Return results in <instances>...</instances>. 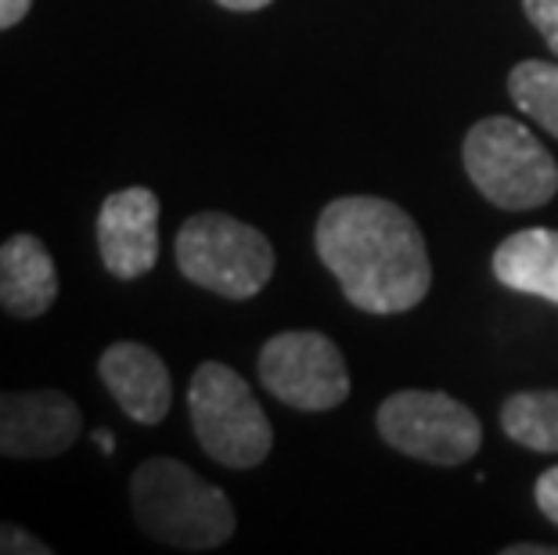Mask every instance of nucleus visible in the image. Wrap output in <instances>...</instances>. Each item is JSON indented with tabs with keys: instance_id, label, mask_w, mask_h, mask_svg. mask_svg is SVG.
<instances>
[{
	"instance_id": "nucleus-1",
	"label": "nucleus",
	"mask_w": 558,
	"mask_h": 555,
	"mask_svg": "<svg viewBox=\"0 0 558 555\" xmlns=\"http://www.w3.org/2000/svg\"><path fill=\"white\" fill-rule=\"evenodd\" d=\"M314 250L342 297L364 314L414 311L433 286V264L418 224L378 195H342L320 209Z\"/></svg>"
},
{
	"instance_id": "nucleus-2",
	"label": "nucleus",
	"mask_w": 558,
	"mask_h": 555,
	"mask_svg": "<svg viewBox=\"0 0 558 555\" xmlns=\"http://www.w3.org/2000/svg\"><path fill=\"white\" fill-rule=\"evenodd\" d=\"M130 505L151 541L181 552L228 545L239 530L231 498L177 458H148L130 476Z\"/></svg>"
},
{
	"instance_id": "nucleus-3",
	"label": "nucleus",
	"mask_w": 558,
	"mask_h": 555,
	"mask_svg": "<svg viewBox=\"0 0 558 555\" xmlns=\"http://www.w3.org/2000/svg\"><path fill=\"white\" fill-rule=\"evenodd\" d=\"M461 159L480 195L512 214L548 206L558 195L555 156L541 145V137L530 134V126H522L512 116L480 120L465 134Z\"/></svg>"
},
{
	"instance_id": "nucleus-4",
	"label": "nucleus",
	"mask_w": 558,
	"mask_h": 555,
	"mask_svg": "<svg viewBox=\"0 0 558 555\" xmlns=\"http://www.w3.org/2000/svg\"><path fill=\"white\" fill-rule=\"evenodd\" d=\"M177 270L198 289L223 300H253L275 275V245L259 228L231 214H195L173 242Z\"/></svg>"
},
{
	"instance_id": "nucleus-5",
	"label": "nucleus",
	"mask_w": 558,
	"mask_h": 555,
	"mask_svg": "<svg viewBox=\"0 0 558 555\" xmlns=\"http://www.w3.org/2000/svg\"><path fill=\"white\" fill-rule=\"evenodd\" d=\"M187 411L202 451L223 469H256L275 447L267 411L231 364H198L187 386Z\"/></svg>"
},
{
	"instance_id": "nucleus-6",
	"label": "nucleus",
	"mask_w": 558,
	"mask_h": 555,
	"mask_svg": "<svg viewBox=\"0 0 558 555\" xmlns=\"http://www.w3.org/2000/svg\"><path fill=\"white\" fill-rule=\"evenodd\" d=\"M375 422L389 447L433 466L469 462L483 444L472 408L439 389H397L378 405Z\"/></svg>"
},
{
	"instance_id": "nucleus-7",
	"label": "nucleus",
	"mask_w": 558,
	"mask_h": 555,
	"mask_svg": "<svg viewBox=\"0 0 558 555\" xmlns=\"http://www.w3.org/2000/svg\"><path fill=\"white\" fill-rule=\"evenodd\" d=\"M259 383L300 411H331L350 397V369L336 339L314 328H289L259 347Z\"/></svg>"
},
{
	"instance_id": "nucleus-8",
	"label": "nucleus",
	"mask_w": 558,
	"mask_h": 555,
	"mask_svg": "<svg viewBox=\"0 0 558 555\" xmlns=\"http://www.w3.org/2000/svg\"><path fill=\"white\" fill-rule=\"evenodd\" d=\"M80 433L83 411L62 389L0 394V458H58Z\"/></svg>"
},
{
	"instance_id": "nucleus-9",
	"label": "nucleus",
	"mask_w": 558,
	"mask_h": 555,
	"mask_svg": "<svg viewBox=\"0 0 558 555\" xmlns=\"http://www.w3.org/2000/svg\"><path fill=\"white\" fill-rule=\"evenodd\" d=\"M94 231L101 264L112 278H145L159 260V195L141 184L105 195Z\"/></svg>"
},
{
	"instance_id": "nucleus-10",
	"label": "nucleus",
	"mask_w": 558,
	"mask_h": 555,
	"mask_svg": "<svg viewBox=\"0 0 558 555\" xmlns=\"http://www.w3.org/2000/svg\"><path fill=\"white\" fill-rule=\"evenodd\" d=\"M98 375L116 405L137 426H159L170 415L173 405V379L166 361L145 342L120 339L98 358Z\"/></svg>"
},
{
	"instance_id": "nucleus-11",
	"label": "nucleus",
	"mask_w": 558,
	"mask_h": 555,
	"mask_svg": "<svg viewBox=\"0 0 558 555\" xmlns=\"http://www.w3.org/2000/svg\"><path fill=\"white\" fill-rule=\"evenodd\" d=\"M58 300V267L51 250L29 231L0 242V311L15 322H37Z\"/></svg>"
},
{
	"instance_id": "nucleus-12",
	"label": "nucleus",
	"mask_w": 558,
	"mask_h": 555,
	"mask_svg": "<svg viewBox=\"0 0 558 555\" xmlns=\"http://www.w3.org/2000/svg\"><path fill=\"white\" fill-rule=\"evenodd\" d=\"M494 275L505 289L558 306V231L526 228L494 250Z\"/></svg>"
},
{
	"instance_id": "nucleus-13",
	"label": "nucleus",
	"mask_w": 558,
	"mask_h": 555,
	"mask_svg": "<svg viewBox=\"0 0 558 555\" xmlns=\"http://www.w3.org/2000/svg\"><path fill=\"white\" fill-rule=\"evenodd\" d=\"M501 430L530 451L558 455V389H522L501 408Z\"/></svg>"
},
{
	"instance_id": "nucleus-14",
	"label": "nucleus",
	"mask_w": 558,
	"mask_h": 555,
	"mask_svg": "<svg viewBox=\"0 0 558 555\" xmlns=\"http://www.w3.org/2000/svg\"><path fill=\"white\" fill-rule=\"evenodd\" d=\"M508 94L530 120L558 137V62L526 58L508 73Z\"/></svg>"
},
{
	"instance_id": "nucleus-15",
	"label": "nucleus",
	"mask_w": 558,
	"mask_h": 555,
	"mask_svg": "<svg viewBox=\"0 0 558 555\" xmlns=\"http://www.w3.org/2000/svg\"><path fill=\"white\" fill-rule=\"evenodd\" d=\"M54 548L19 523H0V555H51Z\"/></svg>"
},
{
	"instance_id": "nucleus-16",
	"label": "nucleus",
	"mask_w": 558,
	"mask_h": 555,
	"mask_svg": "<svg viewBox=\"0 0 558 555\" xmlns=\"http://www.w3.org/2000/svg\"><path fill=\"white\" fill-rule=\"evenodd\" d=\"M522 11H526V19L533 22V29H537L558 55V0H522Z\"/></svg>"
},
{
	"instance_id": "nucleus-17",
	"label": "nucleus",
	"mask_w": 558,
	"mask_h": 555,
	"mask_svg": "<svg viewBox=\"0 0 558 555\" xmlns=\"http://www.w3.org/2000/svg\"><path fill=\"white\" fill-rule=\"evenodd\" d=\"M533 498H537V509L558 527V466L544 469L537 476V487H533Z\"/></svg>"
},
{
	"instance_id": "nucleus-18",
	"label": "nucleus",
	"mask_w": 558,
	"mask_h": 555,
	"mask_svg": "<svg viewBox=\"0 0 558 555\" xmlns=\"http://www.w3.org/2000/svg\"><path fill=\"white\" fill-rule=\"evenodd\" d=\"M33 0H0V33L4 29H15L22 19L29 15Z\"/></svg>"
},
{
	"instance_id": "nucleus-19",
	"label": "nucleus",
	"mask_w": 558,
	"mask_h": 555,
	"mask_svg": "<svg viewBox=\"0 0 558 555\" xmlns=\"http://www.w3.org/2000/svg\"><path fill=\"white\" fill-rule=\"evenodd\" d=\"M217 4L228 11H259V8L275 4V0H217Z\"/></svg>"
},
{
	"instance_id": "nucleus-20",
	"label": "nucleus",
	"mask_w": 558,
	"mask_h": 555,
	"mask_svg": "<svg viewBox=\"0 0 558 555\" xmlns=\"http://www.w3.org/2000/svg\"><path fill=\"white\" fill-rule=\"evenodd\" d=\"M505 555H558V545H512Z\"/></svg>"
}]
</instances>
